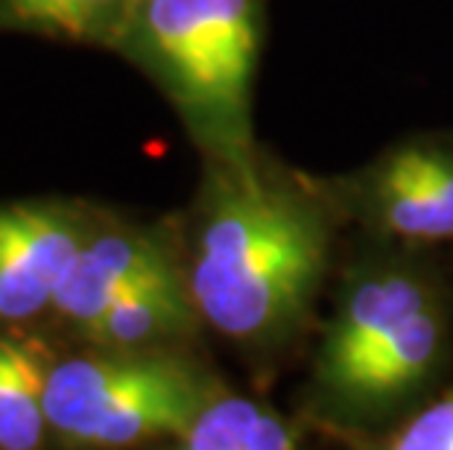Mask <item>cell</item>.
I'll return each instance as SVG.
<instances>
[{"instance_id": "cell-9", "label": "cell", "mask_w": 453, "mask_h": 450, "mask_svg": "<svg viewBox=\"0 0 453 450\" xmlns=\"http://www.w3.org/2000/svg\"><path fill=\"white\" fill-rule=\"evenodd\" d=\"M158 450H304L290 418L257 398L223 389Z\"/></svg>"}, {"instance_id": "cell-3", "label": "cell", "mask_w": 453, "mask_h": 450, "mask_svg": "<svg viewBox=\"0 0 453 450\" xmlns=\"http://www.w3.org/2000/svg\"><path fill=\"white\" fill-rule=\"evenodd\" d=\"M264 0H132L109 50L179 114L202 161L257 152L252 123Z\"/></svg>"}, {"instance_id": "cell-5", "label": "cell", "mask_w": 453, "mask_h": 450, "mask_svg": "<svg viewBox=\"0 0 453 450\" xmlns=\"http://www.w3.org/2000/svg\"><path fill=\"white\" fill-rule=\"evenodd\" d=\"M311 179L336 219L372 243L453 246V135H410L360 167Z\"/></svg>"}, {"instance_id": "cell-4", "label": "cell", "mask_w": 453, "mask_h": 450, "mask_svg": "<svg viewBox=\"0 0 453 450\" xmlns=\"http://www.w3.org/2000/svg\"><path fill=\"white\" fill-rule=\"evenodd\" d=\"M226 383L185 348H94L47 366V427L80 450H132L179 436Z\"/></svg>"}, {"instance_id": "cell-1", "label": "cell", "mask_w": 453, "mask_h": 450, "mask_svg": "<svg viewBox=\"0 0 453 450\" xmlns=\"http://www.w3.org/2000/svg\"><path fill=\"white\" fill-rule=\"evenodd\" d=\"M342 225L307 173L264 149L202 161L181 272L205 328L255 357H275L302 337L331 270Z\"/></svg>"}, {"instance_id": "cell-7", "label": "cell", "mask_w": 453, "mask_h": 450, "mask_svg": "<svg viewBox=\"0 0 453 450\" xmlns=\"http://www.w3.org/2000/svg\"><path fill=\"white\" fill-rule=\"evenodd\" d=\"M179 266V234L156 225H134L97 210L50 313L82 337L132 286Z\"/></svg>"}, {"instance_id": "cell-6", "label": "cell", "mask_w": 453, "mask_h": 450, "mask_svg": "<svg viewBox=\"0 0 453 450\" xmlns=\"http://www.w3.org/2000/svg\"><path fill=\"white\" fill-rule=\"evenodd\" d=\"M94 214L97 208L65 199L0 205V322L24 324L53 310Z\"/></svg>"}, {"instance_id": "cell-12", "label": "cell", "mask_w": 453, "mask_h": 450, "mask_svg": "<svg viewBox=\"0 0 453 450\" xmlns=\"http://www.w3.org/2000/svg\"><path fill=\"white\" fill-rule=\"evenodd\" d=\"M345 450H453V383L374 433L334 439Z\"/></svg>"}, {"instance_id": "cell-11", "label": "cell", "mask_w": 453, "mask_h": 450, "mask_svg": "<svg viewBox=\"0 0 453 450\" xmlns=\"http://www.w3.org/2000/svg\"><path fill=\"white\" fill-rule=\"evenodd\" d=\"M132 0H0V35L27 33L109 50Z\"/></svg>"}, {"instance_id": "cell-2", "label": "cell", "mask_w": 453, "mask_h": 450, "mask_svg": "<svg viewBox=\"0 0 453 450\" xmlns=\"http://www.w3.org/2000/svg\"><path fill=\"white\" fill-rule=\"evenodd\" d=\"M424 248L374 243L342 270L302 395L331 439L395 424L453 360V290Z\"/></svg>"}, {"instance_id": "cell-8", "label": "cell", "mask_w": 453, "mask_h": 450, "mask_svg": "<svg viewBox=\"0 0 453 450\" xmlns=\"http://www.w3.org/2000/svg\"><path fill=\"white\" fill-rule=\"evenodd\" d=\"M199 328L205 324L194 308L185 272L179 266L132 286L80 339L94 348L111 351H164L185 348Z\"/></svg>"}, {"instance_id": "cell-10", "label": "cell", "mask_w": 453, "mask_h": 450, "mask_svg": "<svg viewBox=\"0 0 453 450\" xmlns=\"http://www.w3.org/2000/svg\"><path fill=\"white\" fill-rule=\"evenodd\" d=\"M47 362L33 342L0 337V450H42Z\"/></svg>"}]
</instances>
